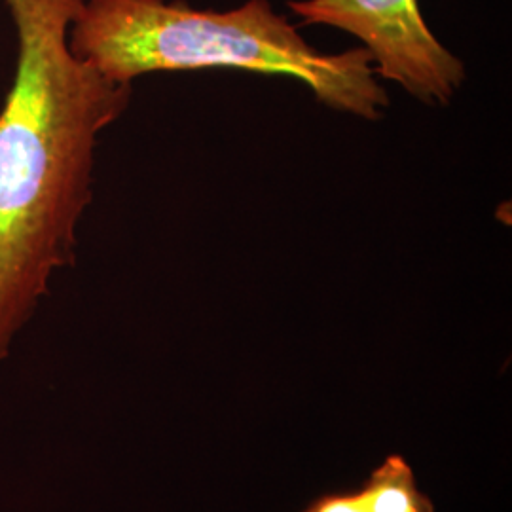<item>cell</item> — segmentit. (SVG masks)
I'll list each match as a JSON object with an SVG mask.
<instances>
[{"label":"cell","instance_id":"cell-1","mask_svg":"<svg viewBox=\"0 0 512 512\" xmlns=\"http://www.w3.org/2000/svg\"><path fill=\"white\" fill-rule=\"evenodd\" d=\"M4 2L18 54L0 107V365L55 272L76 260L95 148L133 95V84L110 80L71 50L84 0Z\"/></svg>","mask_w":512,"mask_h":512},{"label":"cell","instance_id":"cell-4","mask_svg":"<svg viewBox=\"0 0 512 512\" xmlns=\"http://www.w3.org/2000/svg\"><path fill=\"white\" fill-rule=\"evenodd\" d=\"M300 512H437L408 459L391 454L357 488L325 492Z\"/></svg>","mask_w":512,"mask_h":512},{"label":"cell","instance_id":"cell-2","mask_svg":"<svg viewBox=\"0 0 512 512\" xmlns=\"http://www.w3.org/2000/svg\"><path fill=\"white\" fill-rule=\"evenodd\" d=\"M69 44L120 84L154 73L226 69L293 78L321 105L368 122L389 107L366 50H317L270 0H247L222 12L184 0H84Z\"/></svg>","mask_w":512,"mask_h":512},{"label":"cell","instance_id":"cell-3","mask_svg":"<svg viewBox=\"0 0 512 512\" xmlns=\"http://www.w3.org/2000/svg\"><path fill=\"white\" fill-rule=\"evenodd\" d=\"M289 8L302 25L357 38L376 76L423 105H450L467 80L463 59L435 37L420 0H291Z\"/></svg>","mask_w":512,"mask_h":512}]
</instances>
